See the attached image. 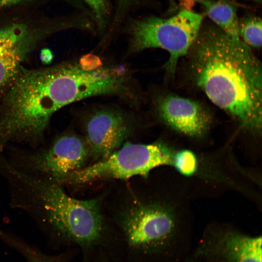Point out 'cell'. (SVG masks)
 Listing matches in <instances>:
<instances>
[{
  "mask_svg": "<svg viewBox=\"0 0 262 262\" xmlns=\"http://www.w3.org/2000/svg\"><path fill=\"white\" fill-rule=\"evenodd\" d=\"M12 205L52 237L87 246L98 241L103 231L98 200L76 199L62 186L40 178L24 177L15 189Z\"/></svg>",
  "mask_w": 262,
  "mask_h": 262,
  "instance_id": "2",
  "label": "cell"
},
{
  "mask_svg": "<svg viewBox=\"0 0 262 262\" xmlns=\"http://www.w3.org/2000/svg\"><path fill=\"white\" fill-rule=\"evenodd\" d=\"M189 50L197 86L242 128L261 133L262 68L251 48L208 25L201 26Z\"/></svg>",
  "mask_w": 262,
  "mask_h": 262,
  "instance_id": "1",
  "label": "cell"
},
{
  "mask_svg": "<svg viewBox=\"0 0 262 262\" xmlns=\"http://www.w3.org/2000/svg\"><path fill=\"white\" fill-rule=\"evenodd\" d=\"M36 0H0V8L29 3Z\"/></svg>",
  "mask_w": 262,
  "mask_h": 262,
  "instance_id": "16",
  "label": "cell"
},
{
  "mask_svg": "<svg viewBox=\"0 0 262 262\" xmlns=\"http://www.w3.org/2000/svg\"><path fill=\"white\" fill-rule=\"evenodd\" d=\"M171 165L181 175L190 176L196 173L198 163L193 152L183 149L174 152Z\"/></svg>",
  "mask_w": 262,
  "mask_h": 262,
  "instance_id": "12",
  "label": "cell"
},
{
  "mask_svg": "<svg viewBox=\"0 0 262 262\" xmlns=\"http://www.w3.org/2000/svg\"><path fill=\"white\" fill-rule=\"evenodd\" d=\"M218 250L225 262H262L261 236L230 233L221 240Z\"/></svg>",
  "mask_w": 262,
  "mask_h": 262,
  "instance_id": "9",
  "label": "cell"
},
{
  "mask_svg": "<svg viewBox=\"0 0 262 262\" xmlns=\"http://www.w3.org/2000/svg\"><path fill=\"white\" fill-rule=\"evenodd\" d=\"M254 0V1H255L256 2H260V3H261V1H262V0Z\"/></svg>",
  "mask_w": 262,
  "mask_h": 262,
  "instance_id": "19",
  "label": "cell"
},
{
  "mask_svg": "<svg viewBox=\"0 0 262 262\" xmlns=\"http://www.w3.org/2000/svg\"><path fill=\"white\" fill-rule=\"evenodd\" d=\"M40 58L42 62L48 64L53 59L52 52L48 49H44L41 51Z\"/></svg>",
  "mask_w": 262,
  "mask_h": 262,
  "instance_id": "17",
  "label": "cell"
},
{
  "mask_svg": "<svg viewBox=\"0 0 262 262\" xmlns=\"http://www.w3.org/2000/svg\"><path fill=\"white\" fill-rule=\"evenodd\" d=\"M174 152L162 142L126 143L106 158L75 172L67 183H85L103 178L128 179L135 176L146 178L155 167L171 165Z\"/></svg>",
  "mask_w": 262,
  "mask_h": 262,
  "instance_id": "4",
  "label": "cell"
},
{
  "mask_svg": "<svg viewBox=\"0 0 262 262\" xmlns=\"http://www.w3.org/2000/svg\"><path fill=\"white\" fill-rule=\"evenodd\" d=\"M157 109L161 119L172 129L186 135L199 136L209 128L210 115L197 102L174 95L161 97Z\"/></svg>",
  "mask_w": 262,
  "mask_h": 262,
  "instance_id": "8",
  "label": "cell"
},
{
  "mask_svg": "<svg viewBox=\"0 0 262 262\" xmlns=\"http://www.w3.org/2000/svg\"><path fill=\"white\" fill-rule=\"evenodd\" d=\"M203 19L201 14L183 9L167 18L150 16L133 21L130 30L131 49L157 48L166 50L169 57L164 66L174 74L179 60L196 40Z\"/></svg>",
  "mask_w": 262,
  "mask_h": 262,
  "instance_id": "3",
  "label": "cell"
},
{
  "mask_svg": "<svg viewBox=\"0 0 262 262\" xmlns=\"http://www.w3.org/2000/svg\"><path fill=\"white\" fill-rule=\"evenodd\" d=\"M91 8L97 25L102 30L106 26L108 19V8L107 0H83Z\"/></svg>",
  "mask_w": 262,
  "mask_h": 262,
  "instance_id": "14",
  "label": "cell"
},
{
  "mask_svg": "<svg viewBox=\"0 0 262 262\" xmlns=\"http://www.w3.org/2000/svg\"><path fill=\"white\" fill-rule=\"evenodd\" d=\"M240 39L250 47L260 48L262 46V23L261 18L252 16L239 23Z\"/></svg>",
  "mask_w": 262,
  "mask_h": 262,
  "instance_id": "11",
  "label": "cell"
},
{
  "mask_svg": "<svg viewBox=\"0 0 262 262\" xmlns=\"http://www.w3.org/2000/svg\"><path fill=\"white\" fill-rule=\"evenodd\" d=\"M43 35V31L25 22L0 28V102Z\"/></svg>",
  "mask_w": 262,
  "mask_h": 262,
  "instance_id": "6",
  "label": "cell"
},
{
  "mask_svg": "<svg viewBox=\"0 0 262 262\" xmlns=\"http://www.w3.org/2000/svg\"><path fill=\"white\" fill-rule=\"evenodd\" d=\"M199 0H180L181 3L184 9L191 10V8L194 5L195 3Z\"/></svg>",
  "mask_w": 262,
  "mask_h": 262,
  "instance_id": "18",
  "label": "cell"
},
{
  "mask_svg": "<svg viewBox=\"0 0 262 262\" xmlns=\"http://www.w3.org/2000/svg\"><path fill=\"white\" fill-rule=\"evenodd\" d=\"M204 10L216 26L230 37L241 40L236 8L227 0H199Z\"/></svg>",
  "mask_w": 262,
  "mask_h": 262,
  "instance_id": "10",
  "label": "cell"
},
{
  "mask_svg": "<svg viewBox=\"0 0 262 262\" xmlns=\"http://www.w3.org/2000/svg\"><path fill=\"white\" fill-rule=\"evenodd\" d=\"M0 237L18 248L30 262H56L49 256L32 249L8 232L1 231Z\"/></svg>",
  "mask_w": 262,
  "mask_h": 262,
  "instance_id": "13",
  "label": "cell"
},
{
  "mask_svg": "<svg viewBox=\"0 0 262 262\" xmlns=\"http://www.w3.org/2000/svg\"><path fill=\"white\" fill-rule=\"evenodd\" d=\"M121 226L129 244L147 248L165 240L173 231L174 217L167 207L157 204H138L123 215Z\"/></svg>",
  "mask_w": 262,
  "mask_h": 262,
  "instance_id": "5",
  "label": "cell"
},
{
  "mask_svg": "<svg viewBox=\"0 0 262 262\" xmlns=\"http://www.w3.org/2000/svg\"><path fill=\"white\" fill-rule=\"evenodd\" d=\"M133 0H117V6L114 18V26L117 25L123 18Z\"/></svg>",
  "mask_w": 262,
  "mask_h": 262,
  "instance_id": "15",
  "label": "cell"
},
{
  "mask_svg": "<svg viewBox=\"0 0 262 262\" xmlns=\"http://www.w3.org/2000/svg\"><path fill=\"white\" fill-rule=\"evenodd\" d=\"M132 128L130 120L118 111L102 109L88 119L85 130L90 153L97 161L106 158L119 147Z\"/></svg>",
  "mask_w": 262,
  "mask_h": 262,
  "instance_id": "7",
  "label": "cell"
}]
</instances>
